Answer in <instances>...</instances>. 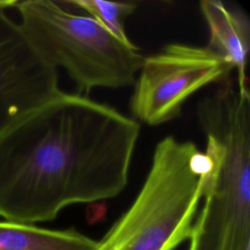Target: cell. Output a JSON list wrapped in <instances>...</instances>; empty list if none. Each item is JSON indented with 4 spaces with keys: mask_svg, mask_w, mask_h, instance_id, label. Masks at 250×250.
<instances>
[{
    "mask_svg": "<svg viewBox=\"0 0 250 250\" xmlns=\"http://www.w3.org/2000/svg\"><path fill=\"white\" fill-rule=\"evenodd\" d=\"M140 123L60 92L0 136V217L33 225L126 187Z\"/></svg>",
    "mask_w": 250,
    "mask_h": 250,
    "instance_id": "6da1fadb",
    "label": "cell"
},
{
    "mask_svg": "<svg viewBox=\"0 0 250 250\" xmlns=\"http://www.w3.org/2000/svg\"><path fill=\"white\" fill-rule=\"evenodd\" d=\"M209 170L195 144L163 138L134 202L95 250H174L190 236Z\"/></svg>",
    "mask_w": 250,
    "mask_h": 250,
    "instance_id": "7a4b0ae2",
    "label": "cell"
},
{
    "mask_svg": "<svg viewBox=\"0 0 250 250\" xmlns=\"http://www.w3.org/2000/svg\"><path fill=\"white\" fill-rule=\"evenodd\" d=\"M15 8L33 47L55 68L66 70L77 94L135 83L145 57L91 17L75 15L51 0L17 1Z\"/></svg>",
    "mask_w": 250,
    "mask_h": 250,
    "instance_id": "3957f363",
    "label": "cell"
},
{
    "mask_svg": "<svg viewBox=\"0 0 250 250\" xmlns=\"http://www.w3.org/2000/svg\"><path fill=\"white\" fill-rule=\"evenodd\" d=\"M233 65L206 47L166 45L144 58L131 98V111L142 122L156 126L177 117L185 102L202 87L223 83Z\"/></svg>",
    "mask_w": 250,
    "mask_h": 250,
    "instance_id": "277c9868",
    "label": "cell"
},
{
    "mask_svg": "<svg viewBox=\"0 0 250 250\" xmlns=\"http://www.w3.org/2000/svg\"><path fill=\"white\" fill-rule=\"evenodd\" d=\"M0 1V136L60 92L58 71L36 51Z\"/></svg>",
    "mask_w": 250,
    "mask_h": 250,
    "instance_id": "5b68a950",
    "label": "cell"
},
{
    "mask_svg": "<svg viewBox=\"0 0 250 250\" xmlns=\"http://www.w3.org/2000/svg\"><path fill=\"white\" fill-rule=\"evenodd\" d=\"M200 10L209 28L207 47L231 62L237 72L236 85L242 92L248 90L246 76L250 46V23L245 14L229 9L218 0H203Z\"/></svg>",
    "mask_w": 250,
    "mask_h": 250,
    "instance_id": "8992f818",
    "label": "cell"
},
{
    "mask_svg": "<svg viewBox=\"0 0 250 250\" xmlns=\"http://www.w3.org/2000/svg\"><path fill=\"white\" fill-rule=\"evenodd\" d=\"M98 241L73 229L0 222V250H95Z\"/></svg>",
    "mask_w": 250,
    "mask_h": 250,
    "instance_id": "52a82bcc",
    "label": "cell"
},
{
    "mask_svg": "<svg viewBox=\"0 0 250 250\" xmlns=\"http://www.w3.org/2000/svg\"><path fill=\"white\" fill-rule=\"evenodd\" d=\"M64 4L74 5L86 11L91 18L104 26L118 40L132 44L128 38L124 21L137 8L134 2H110L103 0H69L63 1Z\"/></svg>",
    "mask_w": 250,
    "mask_h": 250,
    "instance_id": "ba28073f",
    "label": "cell"
},
{
    "mask_svg": "<svg viewBox=\"0 0 250 250\" xmlns=\"http://www.w3.org/2000/svg\"><path fill=\"white\" fill-rule=\"evenodd\" d=\"M188 250H191V249H190V248H188Z\"/></svg>",
    "mask_w": 250,
    "mask_h": 250,
    "instance_id": "9c48e42d",
    "label": "cell"
}]
</instances>
